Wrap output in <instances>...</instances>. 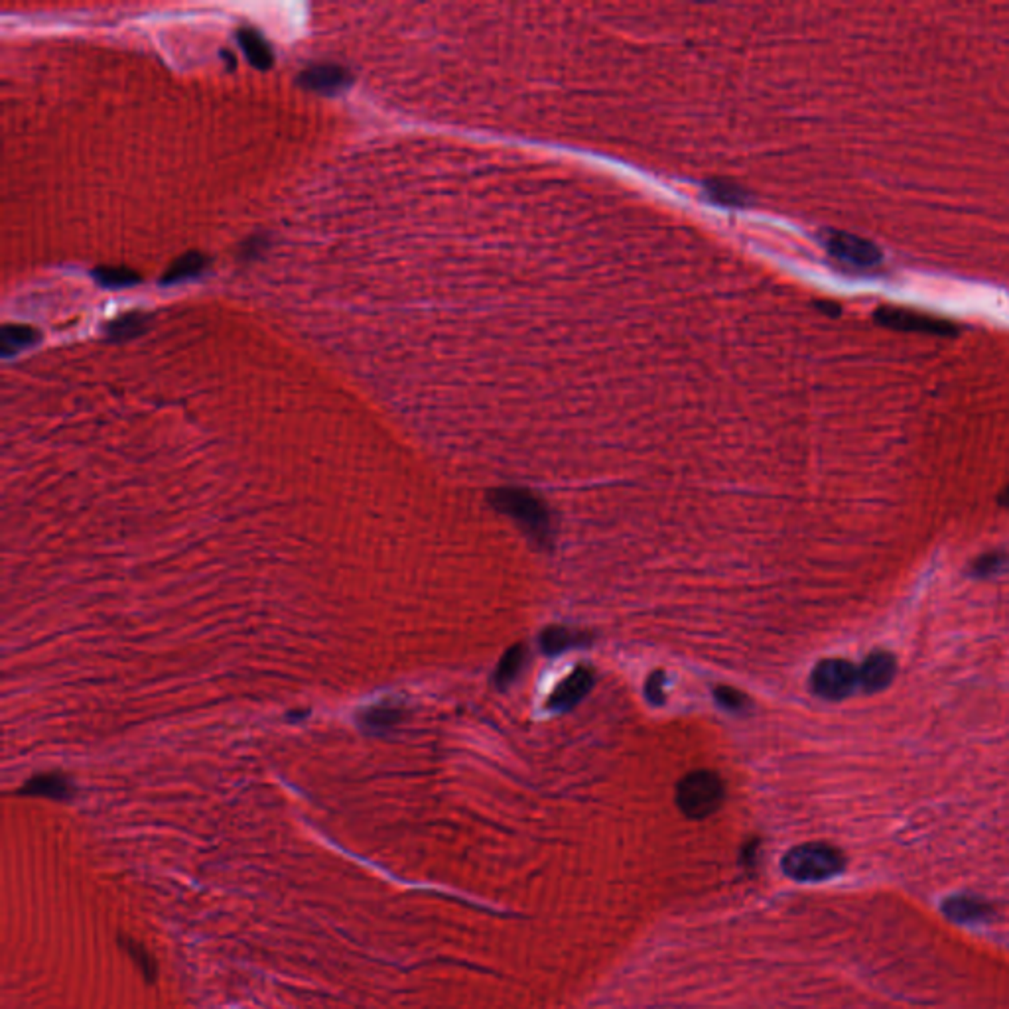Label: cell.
I'll return each instance as SVG.
<instances>
[{
  "label": "cell",
  "instance_id": "6da1fadb",
  "mask_svg": "<svg viewBox=\"0 0 1009 1009\" xmlns=\"http://www.w3.org/2000/svg\"><path fill=\"white\" fill-rule=\"evenodd\" d=\"M844 854L830 844L810 842L792 847L781 862L787 877L801 884H819L834 877L844 869Z\"/></svg>",
  "mask_w": 1009,
  "mask_h": 1009
},
{
  "label": "cell",
  "instance_id": "7a4b0ae2",
  "mask_svg": "<svg viewBox=\"0 0 1009 1009\" xmlns=\"http://www.w3.org/2000/svg\"><path fill=\"white\" fill-rule=\"evenodd\" d=\"M489 503L499 513L507 514L509 519L527 531L531 539L539 542H549L551 534V514L542 499L527 489H493L489 491Z\"/></svg>",
  "mask_w": 1009,
  "mask_h": 1009
},
{
  "label": "cell",
  "instance_id": "3957f363",
  "mask_svg": "<svg viewBox=\"0 0 1009 1009\" xmlns=\"http://www.w3.org/2000/svg\"><path fill=\"white\" fill-rule=\"evenodd\" d=\"M726 787L714 771H692L676 785V804L690 820H702L722 807Z\"/></svg>",
  "mask_w": 1009,
  "mask_h": 1009
},
{
  "label": "cell",
  "instance_id": "277c9868",
  "mask_svg": "<svg viewBox=\"0 0 1009 1009\" xmlns=\"http://www.w3.org/2000/svg\"><path fill=\"white\" fill-rule=\"evenodd\" d=\"M826 251L830 256L844 266L857 268V271H869V268L877 266L884 259V253L879 246L860 237V235L846 233V231H828L824 235Z\"/></svg>",
  "mask_w": 1009,
  "mask_h": 1009
},
{
  "label": "cell",
  "instance_id": "5b68a950",
  "mask_svg": "<svg viewBox=\"0 0 1009 1009\" xmlns=\"http://www.w3.org/2000/svg\"><path fill=\"white\" fill-rule=\"evenodd\" d=\"M857 686V669L844 659H824L810 674L812 692L824 700L838 702L850 696Z\"/></svg>",
  "mask_w": 1009,
  "mask_h": 1009
},
{
  "label": "cell",
  "instance_id": "8992f818",
  "mask_svg": "<svg viewBox=\"0 0 1009 1009\" xmlns=\"http://www.w3.org/2000/svg\"><path fill=\"white\" fill-rule=\"evenodd\" d=\"M874 319L879 326L895 331H913V334L942 336V338L958 334V328L950 324L949 319L913 312V310H905V308H895V306L877 308Z\"/></svg>",
  "mask_w": 1009,
  "mask_h": 1009
},
{
  "label": "cell",
  "instance_id": "52a82bcc",
  "mask_svg": "<svg viewBox=\"0 0 1009 1009\" xmlns=\"http://www.w3.org/2000/svg\"><path fill=\"white\" fill-rule=\"evenodd\" d=\"M594 686V671L588 667H578L572 674H568L566 679L556 686L554 692L549 696L546 708L554 712H566L579 704L592 690Z\"/></svg>",
  "mask_w": 1009,
  "mask_h": 1009
},
{
  "label": "cell",
  "instance_id": "ba28073f",
  "mask_svg": "<svg viewBox=\"0 0 1009 1009\" xmlns=\"http://www.w3.org/2000/svg\"><path fill=\"white\" fill-rule=\"evenodd\" d=\"M298 83L304 89L319 95H338L349 88L351 75L346 68L336 63H316V66L300 73Z\"/></svg>",
  "mask_w": 1009,
  "mask_h": 1009
},
{
  "label": "cell",
  "instance_id": "9c48e42d",
  "mask_svg": "<svg viewBox=\"0 0 1009 1009\" xmlns=\"http://www.w3.org/2000/svg\"><path fill=\"white\" fill-rule=\"evenodd\" d=\"M897 661L889 653H872L857 669V686L867 694L887 689L895 679Z\"/></svg>",
  "mask_w": 1009,
  "mask_h": 1009
},
{
  "label": "cell",
  "instance_id": "30bf717a",
  "mask_svg": "<svg viewBox=\"0 0 1009 1009\" xmlns=\"http://www.w3.org/2000/svg\"><path fill=\"white\" fill-rule=\"evenodd\" d=\"M208 264L209 261L206 255L199 251H190L186 255L178 256V259L168 266V271L162 274V278H160V282L164 286H171V284L191 281V278H196L206 271Z\"/></svg>",
  "mask_w": 1009,
  "mask_h": 1009
},
{
  "label": "cell",
  "instance_id": "8fae6325",
  "mask_svg": "<svg viewBox=\"0 0 1009 1009\" xmlns=\"http://www.w3.org/2000/svg\"><path fill=\"white\" fill-rule=\"evenodd\" d=\"M239 40V46L243 50V53L249 60V63L253 68L266 71L273 68L274 63V56H273V50L268 46V42L259 34L256 30L251 28H243L239 30L237 34Z\"/></svg>",
  "mask_w": 1009,
  "mask_h": 1009
},
{
  "label": "cell",
  "instance_id": "7c38bea8",
  "mask_svg": "<svg viewBox=\"0 0 1009 1009\" xmlns=\"http://www.w3.org/2000/svg\"><path fill=\"white\" fill-rule=\"evenodd\" d=\"M40 341V331L32 326H5L0 331V353L3 357H13L16 353H23L30 347H34Z\"/></svg>",
  "mask_w": 1009,
  "mask_h": 1009
},
{
  "label": "cell",
  "instance_id": "4fadbf2b",
  "mask_svg": "<svg viewBox=\"0 0 1009 1009\" xmlns=\"http://www.w3.org/2000/svg\"><path fill=\"white\" fill-rule=\"evenodd\" d=\"M148 324H150V318L146 314L141 312L123 314L105 326V334L113 341H128L144 334Z\"/></svg>",
  "mask_w": 1009,
  "mask_h": 1009
},
{
  "label": "cell",
  "instance_id": "5bb4252c",
  "mask_svg": "<svg viewBox=\"0 0 1009 1009\" xmlns=\"http://www.w3.org/2000/svg\"><path fill=\"white\" fill-rule=\"evenodd\" d=\"M586 641H588L586 635H582L579 631L568 629V627H549L546 631H542V635H541L542 651L549 653V654H556V653H562L566 649L578 647Z\"/></svg>",
  "mask_w": 1009,
  "mask_h": 1009
},
{
  "label": "cell",
  "instance_id": "9a60e30c",
  "mask_svg": "<svg viewBox=\"0 0 1009 1009\" xmlns=\"http://www.w3.org/2000/svg\"><path fill=\"white\" fill-rule=\"evenodd\" d=\"M93 278L105 288H131L141 282V274L128 266H97Z\"/></svg>",
  "mask_w": 1009,
  "mask_h": 1009
},
{
  "label": "cell",
  "instance_id": "2e32d148",
  "mask_svg": "<svg viewBox=\"0 0 1009 1009\" xmlns=\"http://www.w3.org/2000/svg\"><path fill=\"white\" fill-rule=\"evenodd\" d=\"M523 662H524L523 645H514L503 654V659L499 661L497 669H495L497 689H504V686H509L514 679H517L521 669H523Z\"/></svg>",
  "mask_w": 1009,
  "mask_h": 1009
},
{
  "label": "cell",
  "instance_id": "e0dca14e",
  "mask_svg": "<svg viewBox=\"0 0 1009 1009\" xmlns=\"http://www.w3.org/2000/svg\"><path fill=\"white\" fill-rule=\"evenodd\" d=\"M714 698H716L717 704L726 708V710H729V712H742V710H745L747 704H749V700L742 692L736 690V689H729V686H717V689L714 690Z\"/></svg>",
  "mask_w": 1009,
  "mask_h": 1009
},
{
  "label": "cell",
  "instance_id": "ac0fdd59",
  "mask_svg": "<svg viewBox=\"0 0 1009 1009\" xmlns=\"http://www.w3.org/2000/svg\"><path fill=\"white\" fill-rule=\"evenodd\" d=\"M708 193L717 203H726V206H739V203L747 201V193L744 190H737L727 184H710Z\"/></svg>",
  "mask_w": 1009,
  "mask_h": 1009
},
{
  "label": "cell",
  "instance_id": "d6986e66",
  "mask_svg": "<svg viewBox=\"0 0 1009 1009\" xmlns=\"http://www.w3.org/2000/svg\"><path fill=\"white\" fill-rule=\"evenodd\" d=\"M28 792H34V794H44V797H68V782L61 781V779H36L30 782Z\"/></svg>",
  "mask_w": 1009,
  "mask_h": 1009
},
{
  "label": "cell",
  "instance_id": "ffe728a7",
  "mask_svg": "<svg viewBox=\"0 0 1009 1009\" xmlns=\"http://www.w3.org/2000/svg\"><path fill=\"white\" fill-rule=\"evenodd\" d=\"M125 949H126L128 954H131V957L136 960L138 968L143 970V974L146 976V980H154L156 966H154L153 958H150L148 954H146V950L141 947V944H134V942H131V940H126V942H125Z\"/></svg>",
  "mask_w": 1009,
  "mask_h": 1009
},
{
  "label": "cell",
  "instance_id": "44dd1931",
  "mask_svg": "<svg viewBox=\"0 0 1009 1009\" xmlns=\"http://www.w3.org/2000/svg\"><path fill=\"white\" fill-rule=\"evenodd\" d=\"M949 911H950L952 917H958L962 921L976 919V917H980V913H982L980 903H974V901H970V899L954 901V903L949 907Z\"/></svg>",
  "mask_w": 1009,
  "mask_h": 1009
},
{
  "label": "cell",
  "instance_id": "7402d4cb",
  "mask_svg": "<svg viewBox=\"0 0 1009 1009\" xmlns=\"http://www.w3.org/2000/svg\"><path fill=\"white\" fill-rule=\"evenodd\" d=\"M662 686H664V674L661 671L653 672L651 679L647 680V686H645V694L653 704H662V700H664Z\"/></svg>",
  "mask_w": 1009,
  "mask_h": 1009
},
{
  "label": "cell",
  "instance_id": "603a6c76",
  "mask_svg": "<svg viewBox=\"0 0 1009 1009\" xmlns=\"http://www.w3.org/2000/svg\"><path fill=\"white\" fill-rule=\"evenodd\" d=\"M1000 562H1002V560H1000V556H995V554L986 556V558H980V560L976 562V572L990 574V572L995 570V566L1000 564Z\"/></svg>",
  "mask_w": 1009,
  "mask_h": 1009
},
{
  "label": "cell",
  "instance_id": "cb8c5ba5",
  "mask_svg": "<svg viewBox=\"0 0 1009 1009\" xmlns=\"http://www.w3.org/2000/svg\"><path fill=\"white\" fill-rule=\"evenodd\" d=\"M1002 503H1004V504H1007V507H1009V486H1007V487H1005V491L1002 493Z\"/></svg>",
  "mask_w": 1009,
  "mask_h": 1009
}]
</instances>
